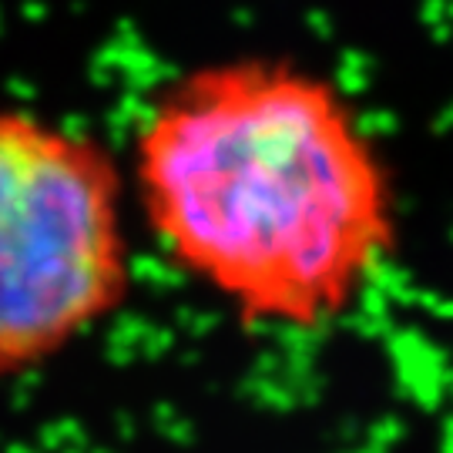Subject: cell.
Masks as SVG:
<instances>
[{"instance_id":"obj_2","label":"cell","mask_w":453,"mask_h":453,"mask_svg":"<svg viewBox=\"0 0 453 453\" xmlns=\"http://www.w3.org/2000/svg\"><path fill=\"white\" fill-rule=\"evenodd\" d=\"M125 202L97 138L0 108V380L50 366L128 306Z\"/></svg>"},{"instance_id":"obj_1","label":"cell","mask_w":453,"mask_h":453,"mask_svg":"<svg viewBox=\"0 0 453 453\" xmlns=\"http://www.w3.org/2000/svg\"><path fill=\"white\" fill-rule=\"evenodd\" d=\"M131 188L165 262L245 329L316 340L396 262L383 134L336 74L299 58L179 74L138 125Z\"/></svg>"},{"instance_id":"obj_4","label":"cell","mask_w":453,"mask_h":453,"mask_svg":"<svg viewBox=\"0 0 453 453\" xmlns=\"http://www.w3.org/2000/svg\"><path fill=\"white\" fill-rule=\"evenodd\" d=\"M437 453H453V413L443 420V434H440V447Z\"/></svg>"},{"instance_id":"obj_3","label":"cell","mask_w":453,"mask_h":453,"mask_svg":"<svg viewBox=\"0 0 453 453\" xmlns=\"http://www.w3.org/2000/svg\"><path fill=\"white\" fill-rule=\"evenodd\" d=\"M387 353L393 363L396 393L410 403L434 413L453 387V366L447 363V353L437 349L423 333L413 329H393L387 336Z\"/></svg>"}]
</instances>
